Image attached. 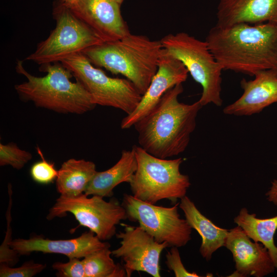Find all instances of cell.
I'll return each mask as SVG.
<instances>
[{
  "mask_svg": "<svg viewBox=\"0 0 277 277\" xmlns=\"http://www.w3.org/2000/svg\"><path fill=\"white\" fill-rule=\"evenodd\" d=\"M122 225L124 231L115 234L121 240V246L111 253L122 260L126 277H130L134 271L160 277V256L163 250L170 247L168 243H159L140 226Z\"/></svg>",
  "mask_w": 277,
  "mask_h": 277,
  "instance_id": "obj_11",
  "label": "cell"
},
{
  "mask_svg": "<svg viewBox=\"0 0 277 277\" xmlns=\"http://www.w3.org/2000/svg\"><path fill=\"white\" fill-rule=\"evenodd\" d=\"M52 267L58 277H86L83 263L79 258L69 259L66 263L56 262Z\"/></svg>",
  "mask_w": 277,
  "mask_h": 277,
  "instance_id": "obj_27",
  "label": "cell"
},
{
  "mask_svg": "<svg viewBox=\"0 0 277 277\" xmlns=\"http://www.w3.org/2000/svg\"><path fill=\"white\" fill-rule=\"evenodd\" d=\"M6 264L1 263V277H32L42 271L46 267L43 264L33 261L25 262L18 267H12Z\"/></svg>",
  "mask_w": 277,
  "mask_h": 277,
  "instance_id": "obj_26",
  "label": "cell"
},
{
  "mask_svg": "<svg viewBox=\"0 0 277 277\" xmlns=\"http://www.w3.org/2000/svg\"><path fill=\"white\" fill-rule=\"evenodd\" d=\"M91 231L85 232L77 238L68 240H50L34 235L28 239H16L10 243V247L19 255H29L33 252L63 254L69 259L84 258L89 254L107 247Z\"/></svg>",
  "mask_w": 277,
  "mask_h": 277,
  "instance_id": "obj_15",
  "label": "cell"
},
{
  "mask_svg": "<svg viewBox=\"0 0 277 277\" xmlns=\"http://www.w3.org/2000/svg\"><path fill=\"white\" fill-rule=\"evenodd\" d=\"M162 50L161 40L130 33L92 46L82 53L94 66L126 77L143 95L157 71Z\"/></svg>",
  "mask_w": 277,
  "mask_h": 277,
  "instance_id": "obj_3",
  "label": "cell"
},
{
  "mask_svg": "<svg viewBox=\"0 0 277 277\" xmlns=\"http://www.w3.org/2000/svg\"><path fill=\"white\" fill-rule=\"evenodd\" d=\"M133 146L137 169L129 183L133 196L155 204L163 199L175 203L186 195L191 183L189 176L180 171L182 158L161 159Z\"/></svg>",
  "mask_w": 277,
  "mask_h": 277,
  "instance_id": "obj_5",
  "label": "cell"
},
{
  "mask_svg": "<svg viewBox=\"0 0 277 277\" xmlns=\"http://www.w3.org/2000/svg\"><path fill=\"white\" fill-rule=\"evenodd\" d=\"M110 247L92 252L83 258L86 277H125L123 264H115L111 257Z\"/></svg>",
  "mask_w": 277,
  "mask_h": 277,
  "instance_id": "obj_22",
  "label": "cell"
},
{
  "mask_svg": "<svg viewBox=\"0 0 277 277\" xmlns=\"http://www.w3.org/2000/svg\"><path fill=\"white\" fill-rule=\"evenodd\" d=\"M216 26L246 23L277 24V0H219Z\"/></svg>",
  "mask_w": 277,
  "mask_h": 277,
  "instance_id": "obj_17",
  "label": "cell"
},
{
  "mask_svg": "<svg viewBox=\"0 0 277 277\" xmlns=\"http://www.w3.org/2000/svg\"><path fill=\"white\" fill-rule=\"evenodd\" d=\"M114 1L117 2L120 5H121L124 0H114Z\"/></svg>",
  "mask_w": 277,
  "mask_h": 277,
  "instance_id": "obj_31",
  "label": "cell"
},
{
  "mask_svg": "<svg viewBox=\"0 0 277 277\" xmlns=\"http://www.w3.org/2000/svg\"><path fill=\"white\" fill-rule=\"evenodd\" d=\"M96 172L93 162L70 159L58 170L55 180L56 190L61 195L67 197L84 193Z\"/></svg>",
  "mask_w": 277,
  "mask_h": 277,
  "instance_id": "obj_20",
  "label": "cell"
},
{
  "mask_svg": "<svg viewBox=\"0 0 277 277\" xmlns=\"http://www.w3.org/2000/svg\"><path fill=\"white\" fill-rule=\"evenodd\" d=\"M37 152L42 160L35 163L31 167L30 173L32 180L41 184H48L56 180L58 171L53 163L47 161L40 148L37 147Z\"/></svg>",
  "mask_w": 277,
  "mask_h": 277,
  "instance_id": "obj_24",
  "label": "cell"
},
{
  "mask_svg": "<svg viewBox=\"0 0 277 277\" xmlns=\"http://www.w3.org/2000/svg\"><path fill=\"white\" fill-rule=\"evenodd\" d=\"M233 221L250 239L255 242H260L268 249L277 268V246L274 241V235L277 229V215L259 219L255 214L249 213L247 208H242Z\"/></svg>",
  "mask_w": 277,
  "mask_h": 277,
  "instance_id": "obj_21",
  "label": "cell"
},
{
  "mask_svg": "<svg viewBox=\"0 0 277 277\" xmlns=\"http://www.w3.org/2000/svg\"><path fill=\"white\" fill-rule=\"evenodd\" d=\"M183 90L182 84L169 89L133 125L139 146L154 156L167 159L177 155L189 145L203 106L199 101L191 104L180 102L178 97Z\"/></svg>",
  "mask_w": 277,
  "mask_h": 277,
  "instance_id": "obj_2",
  "label": "cell"
},
{
  "mask_svg": "<svg viewBox=\"0 0 277 277\" xmlns=\"http://www.w3.org/2000/svg\"><path fill=\"white\" fill-rule=\"evenodd\" d=\"M166 254L165 264L168 268L174 272L175 277H199L195 272L188 271L182 262L178 247H171Z\"/></svg>",
  "mask_w": 277,
  "mask_h": 277,
  "instance_id": "obj_28",
  "label": "cell"
},
{
  "mask_svg": "<svg viewBox=\"0 0 277 277\" xmlns=\"http://www.w3.org/2000/svg\"><path fill=\"white\" fill-rule=\"evenodd\" d=\"M88 196L85 193L75 197L60 195L47 219L63 217L70 212L80 226L89 228L101 240L111 239L116 233V226L127 219L125 209L114 199L106 202L98 195Z\"/></svg>",
  "mask_w": 277,
  "mask_h": 277,
  "instance_id": "obj_9",
  "label": "cell"
},
{
  "mask_svg": "<svg viewBox=\"0 0 277 277\" xmlns=\"http://www.w3.org/2000/svg\"><path fill=\"white\" fill-rule=\"evenodd\" d=\"M167 53L180 60L193 80L202 88L199 101L202 106L209 104L221 106L222 72L223 70L209 50L206 41L186 32L169 34L161 40Z\"/></svg>",
  "mask_w": 277,
  "mask_h": 277,
  "instance_id": "obj_6",
  "label": "cell"
},
{
  "mask_svg": "<svg viewBox=\"0 0 277 277\" xmlns=\"http://www.w3.org/2000/svg\"><path fill=\"white\" fill-rule=\"evenodd\" d=\"M224 246L235 262V271L230 276L264 277L275 270L268 249L262 243L252 242L239 226L229 230Z\"/></svg>",
  "mask_w": 277,
  "mask_h": 277,
  "instance_id": "obj_14",
  "label": "cell"
},
{
  "mask_svg": "<svg viewBox=\"0 0 277 277\" xmlns=\"http://www.w3.org/2000/svg\"><path fill=\"white\" fill-rule=\"evenodd\" d=\"M42 66L47 74L36 76L25 69L22 61H17L16 71L27 79L14 86L22 101H30L36 107L61 113L82 114L96 106L80 82L70 80L73 74L61 62Z\"/></svg>",
  "mask_w": 277,
  "mask_h": 277,
  "instance_id": "obj_4",
  "label": "cell"
},
{
  "mask_svg": "<svg viewBox=\"0 0 277 277\" xmlns=\"http://www.w3.org/2000/svg\"><path fill=\"white\" fill-rule=\"evenodd\" d=\"M179 206L188 224L202 238L199 249L201 255L206 261H210L212 254L224 246L229 230L218 227L204 216L186 195L181 199Z\"/></svg>",
  "mask_w": 277,
  "mask_h": 277,
  "instance_id": "obj_18",
  "label": "cell"
},
{
  "mask_svg": "<svg viewBox=\"0 0 277 277\" xmlns=\"http://www.w3.org/2000/svg\"><path fill=\"white\" fill-rule=\"evenodd\" d=\"M267 200L277 206V180H274L271 182L269 190L266 192Z\"/></svg>",
  "mask_w": 277,
  "mask_h": 277,
  "instance_id": "obj_29",
  "label": "cell"
},
{
  "mask_svg": "<svg viewBox=\"0 0 277 277\" xmlns=\"http://www.w3.org/2000/svg\"><path fill=\"white\" fill-rule=\"evenodd\" d=\"M61 63L89 92L96 105L118 109L128 115L141 100L142 95L131 82L108 76L82 53L69 56Z\"/></svg>",
  "mask_w": 277,
  "mask_h": 277,
  "instance_id": "obj_8",
  "label": "cell"
},
{
  "mask_svg": "<svg viewBox=\"0 0 277 277\" xmlns=\"http://www.w3.org/2000/svg\"><path fill=\"white\" fill-rule=\"evenodd\" d=\"M188 73L183 64L163 48L156 72L136 107L122 120L121 128L133 126L155 106L167 91L186 81Z\"/></svg>",
  "mask_w": 277,
  "mask_h": 277,
  "instance_id": "obj_12",
  "label": "cell"
},
{
  "mask_svg": "<svg viewBox=\"0 0 277 277\" xmlns=\"http://www.w3.org/2000/svg\"><path fill=\"white\" fill-rule=\"evenodd\" d=\"M53 15L56 22L55 28L26 60L42 66L61 62L104 42L60 0L53 7Z\"/></svg>",
  "mask_w": 277,
  "mask_h": 277,
  "instance_id": "obj_7",
  "label": "cell"
},
{
  "mask_svg": "<svg viewBox=\"0 0 277 277\" xmlns=\"http://www.w3.org/2000/svg\"><path fill=\"white\" fill-rule=\"evenodd\" d=\"M9 204L7 211V229L5 239L0 247V264H6L10 266H13L18 261L19 255L12 249L9 244L11 240V208L12 206V191L9 188Z\"/></svg>",
  "mask_w": 277,
  "mask_h": 277,
  "instance_id": "obj_25",
  "label": "cell"
},
{
  "mask_svg": "<svg viewBox=\"0 0 277 277\" xmlns=\"http://www.w3.org/2000/svg\"><path fill=\"white\" fill-rule=\"evenodd\" d=\"M254 76L252 80H241L243 93L237 100L223 109L224 114L249 116L277 103V70H262Z\"/></svg>",
  "mask_w": 277,
  "mask_h": 277,
  "instance_id": "obj_16",
  "label": "cell"
},
{
  "mask_svg": "<svg viewBox=\"0 0 277 277\" xmlns=\"http://www.w3.org/2000/svg\"><path fill=\"white\" fill-rule=\"evenodd\" d=\"M122 206L127 218L139 226L159 243L181 247L191 239L192 228L178 212L179 203L170 207L156 206L124 194Z\"/></svg>",
  "mask_w": 277,
  "mask_h": 277,
  "instance_id": "obj_10",
  "label": "cell"
},
{
  "mask_svg": "<svg viewBox=\"0 0 277 277\" xmlns=\"http://www.w3.org/2000/svg\"><path fill=\"white\" fill-rule=\"evenodd\" d=\"M64 4H65L66 6H69L75 2H76L77 0H60Z\"/></svg>",
  "mask_w": 277,
  "mask_h": 277,
  "instance_id": "obj_30",
  "label": "cell"
},
{
  "mask_svg": "<svg viewBox=\"0 0 277 277\" xmlns=\"http://www.w3.org/2000/svg\"><path fill=\"white\" fill-rule=\"evenodd\" d=\"M120 6L114 0H77L67 7L103 41L109 42L130 33Z\"/></svg>",
  "mask_w": 277,
  "mask_h": 277,
  "instance_id": "obj_13",
  "label": "cell"
},
{
  "mask_svg": "<svg viewBox=\"0 0 277 277\" xmlns=\"http://www.w3.org/2000/svg\"><path fill=\"white\" fill-rule=\"evenodd\" d=\"M205 41L223 70L254 76L262 70H277V24L215 25Z\"/></svg>",
  "mask_w": 277,
  "mask_h": 277,
  "instance_id": "obj_1",
  "label": "cell"
},
{
  "mask_svg": "<svg viewBox=\"0 0 277 277\" xmlns=\"http://www.w3.org/2000/svg\"><path fill=\"white\" fill-rule=\"evenodd\" d=\"M136 169L137 161L133 146L130 150H123L120 160L112 167L105 171H97L84 193L103 198L111 197L116 186L130 182Z\"/></svg>",
  "mask_w": 277,
  "mask_h": 277,
  "instance_id": "obj_19",
  "label": "cell"
},
{
  "mask_svg": "<svg viewBox=\"0 0 277 277\" xmlns=\"http://www.w3.org/2000/svg\"><path fill=\"white\" fill-rule=\"evenodd\" d=\"M32 158L29 152L21 149L15 143L0 144V165H10L19 170Z\"/></svg>",
  "mask_w": 277,
  "mask_h": 277,
  "instance_id": "obj_23",
  "label": "cell"
}]
</instances>
